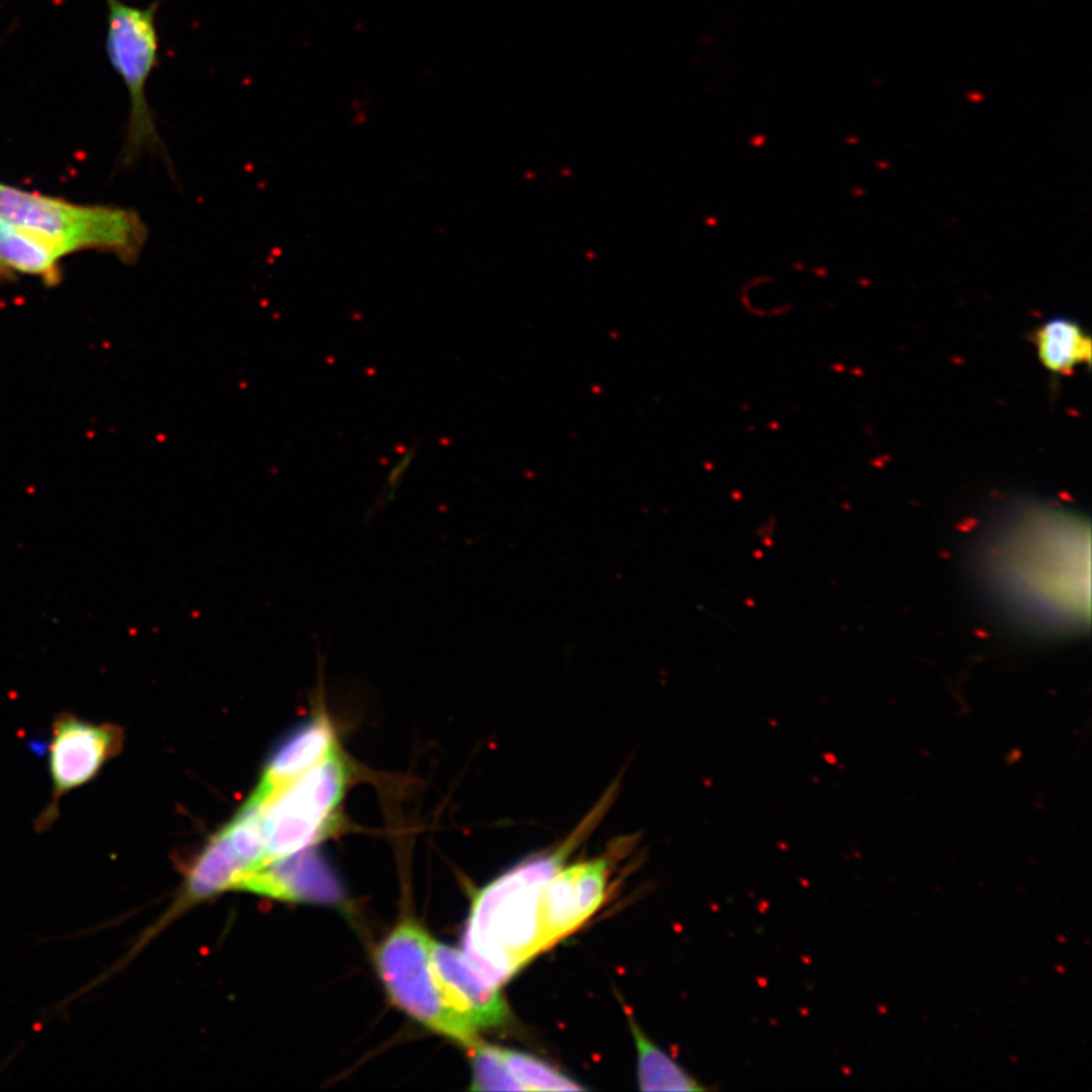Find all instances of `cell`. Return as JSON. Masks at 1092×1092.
I'll return each instance as SVG.
<instances>
[{
	"instance_id": "obj_1",
	"label": "cell",
	"mask_w": 1092,
	"mask_h": 1092,
	"mask_svg": "<svg viewBox=\"0 0 1092 1092\" xmlns=\"http://www.w3.org/2000/svg\"><path fill=\"white\" fill-rule=\"evenodd\" d=\"M982 568L995 595L1018 616L1076 628L1089 613L1088 526L1067 511L1026 505L991 526Z\"/></svg>"
},
{
	"instance_id": "obj_2",
	"label": "cell",
	"mask_w": 1092,
	"mask_h": 1092,
	"mask_svg": "<svg viewBox=\"0 0 1092 1092\" xmlns=\"http://www.w3.org/2000/svg\"><path fill=\"white\" fill-rule=\"evenodd\" d=\"M524 862L476 892L463 935V953L493 985L501 986L546 950L540 889L565 865L574 842Z\"/></svg>"
},
{
	"instance_id": "obj_3",
	"label": "cell",
	"mask_w": 1092,
	"mask_h": 1092,
	"mask_svg": "<svg viewBox=\"0 0 1092 1092\" xmlns=\"http://www.w3.org/2000/svg\"><path fill=\"white\" fill-rule=\"evenodd\" d=\"M0 220L42 235L65 256L99 250L132 262L148 234L128 208L82 205L7 184H0Z\"/></svg>"
},
{
	"instance_id": "obj_4",
	"label": "cell",
	"mask_w": 1092,
	"mask_h": 1092,
	"mask_svg": "<svg viewBox=\"0 0 1092 1092\" xmlns=\"http://www.w3.org/2000/svg\"><path fill=\"white\" fill-rule=\"evenodd\" d=\"M262 808L243 802L234 818L206 841L185 870L184 880L171 908L142 932L121 960L93 982L90 989L123 971L140 953L177 918L200 903L235 889L241 880L267 864L262 837ZM88 991V988L84 989Z\"/></svg>"
},
{
	"instance_id": "obj_5",
	"label": "cell",
	"mask_w": 1092,
	"mask_h": 1092,
	"mask_svg": "<svg viewBox=\"0 0 1092 1092\" xmlns=\"http://www.w3.org/2000/svg\"><path fill=\"white\" fill-rule=\"evenodd\" d=\"M431 939L418 922H399L376 948L378 976L391 1000L414 1022L469 1047L478 1032L447 1006L434 971Z\"/></svg>"
},
{
	"instance_id": "obj_6",
	"label": "cell",
	"mask_w": 1092,
	"mask_h": 1092,
	"mask_svg": "<svg viewBox=\"0 0 1092 1092\" xmlns=\"http://www.w3.org/2000/svg\"><path fill=\"white\" fill-rule=\"evenodd\" d=\"M351 766L343 746L279 787L262 806L266 858H285L312 848L325 835L346 792Z\"/></svg>"
},
{
	"instance_id": "obj_7",
	"label": "cell",
	"mask_w": 1092,
	"mask_h": 1092,
	"mask_svg": "<svg viewBox=\"0 0 1092 1092\" xmlns=\"http://www.w3.org/2000/svg\"><path fill=\"white\" fill-rule=\"evenodd\" d=\"M108 7L107 52L129 94V117L123 158L134 160L143 150H164L146 96L148 82L158 65L160 38L156 3L132 7L123 0H105Z\"/></svg>"
},
{
	"instance_id": "obj_8",
	"label": "cell",
	"mask_w": 1092,
	"mask_h": 1092,
	"mask_svg": "<svg viewBox=\"0 0 1092 1092\" xmlns=\"http://www.w3.org/2000/svg\"><path fill=\"white\" fill-rule=\"evenodd\" d=\"M125 745L127 730L119 723H96L70 712L53 718L44 748L52 791L34 823L37 833L49 831L61 816L65 796L96 780Z\"/></svg>"
},
{
	"instance_id": "obj_9",
	"label": "cell",
	"mask_w": 1092,
	"mask_h": 1092,
	"mask_svg": "<svg viewBox=\"0 0 1092 1092\" xmlns=\"http://www.w3.org/2000/svg\"><path fill=\"white\" fill-rule=\"evenodd\" d=\"M609 860L561 866L540 889V924L545 948L580 929L607 898Z\"/></svg>"
},
{
	"instance_id": "obj_10",
	"label": "cell",
	"mask_w": 1092,
	"mask_h": 1092,
	"mask_svg": "<svg viewBox=\"0 0 1092 1092\" xmlns=\"http://www.w3.org/2000/svg\"><path fill=\"white\" fill-rule=\"evenodd\" d=\"M341 746V729L327 704L319 700L273 746L246 802L262 808L279 787L327 759Z\"/></svg>"
},
{
	"instance_id": "obj_11",
	"label": "cell",
	"mask_w": 1092,
	"mask_h": 1092,
	"mask_svg": "<svg viewBox=\"0 0 1092 1092\" xmlns=\"http://www.w3.org/2000/svg\"><path fill=\"white\" fill-rule=\"evenodd\" d=\"M431 960L447 1006L480 1032L503 1026L510 1018L499 986L486 979L463 950L431 939Z\"/></svg>"
},
{
	"instance_id": "obj_12",
	"label": "cell",
	"mask_w": 1092,
	"mask_h": 1092,
	"mask_svg": "<svg viewBox=\"0 0 1092 1092\" xmlns=\"http://www.w3.org/2000/svg\"><path fill=\"white\" fill-rule=\"evenodd\" d=\"M235 889L273 900L312 904H339L343 900L341 881L312 848L270 860L241 880Z\"/></svg>"
},
{
	"instance_id": "obj_13",
	"label": "cell",
	"mask_w": 1092,
	"mask_h": 1092,
	"mask_svg": "<svg viewBox=\"0 0 1092 1092\" xmlns=\"http://www.w3.org/2000/svg\"><path fill=\"white\" fill-rule=\"evenodd\" d=\"M1032 343L1044 369L1050 375H1072L1091 363V337L1084 327L1068 316L1044 320L1032 333Z\"/></svg>"
},
{
	"instance_id": "obj_14",
	"label": "cell",
	"mask_w": 1092,
	"mask_h": 1092,
	"mask_svg": "<svg viewBox=\"0 0 1092 1092\" xmlns=\"http://www.w3.org/2000/svg\"><path fill=\"white\" fill-rule=\"evenodd\" d=\"M63 258L65 254L42 235L0 220V277L22 273L57 279Z\"/></svg>"
},
{
	"instance_id": "obj_15",
	"label": "cell",
	"mask_w": 1092,
	"mask_h": 1092,
	"mask_svg": "<svg viewBox=\"0 0 1092 1092\" xmlns=\"http://www.w3.org/2000/svg\"><path fill=\"white\" fill-rule=\"evenodd\" d=\"M633 1038L638 1051L639 1088L642 1091H701L674 1059L667 1056L640 1030L630 1016Z\"/></svg>"
},
{
	"instance_id": "obj_16",
	"label": "cell",
	"mask_w": 1092,
	"mask_h": 1092,
	"mask_svg": "<svg viewBox=\"0 0 1092 1092\" xmlns=\"http://www.w3.org/2000/svg\"><path fill=\"white\" fill-rule=\"evenodd\" d=\"M504 1062L522 1091H580L582 1085L539 1057L501 1049Z\"/></svg>"
},
{
	"instance_id": "obj_17",
	"label": "cell",
	"mask_w": 1092,
	"mask_h": 1092,
	"mask_svg": "<svg viewBox=\"0 0 1092 1092\" xmlns=\"http://www.w3.org/2000/svg\"><path fill=\"white\" fill-rule=\"evenodd\" d=\"M472 1062V1085L476 1091H522L504 1062L501 1049L476 1039L469 1045Z\"/></svg>"
}]
</instances>
